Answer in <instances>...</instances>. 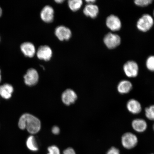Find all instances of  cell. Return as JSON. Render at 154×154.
<instances>
[{
	"instance_id": "obj_1",
	"label": "cell",
	"mask_w": 154,
	"mask_h": 154,
	"mask_svg": "<svg viewBox=\"0 0 154 154\" xmlns=\"http://www.w3.org/2000/svg\"><path fill=\"white\" fill-rule=\"evenodd\" d=\"M18 126L21 130L26 129L30 134H35L39 131L41 124L37 117L29 113H25L19 119Z\"/></svg>"
},
{
	"instance_id": "obj_2",
	"label": "cell",
	"mask_w": 154,
	"mask_h": 154,
	"mask_svg": "<svg viewBox=\"0 0 154 154\" xmlns=\"http://www.w3.org/2000/svg\"><path fill=\"white\" fill-rule=\"evenodd\" d=\"M138 138L132 132H127L123 134L121 138V143L123 147L128 150L134 149L137 146Z\"/></svg>"
},
{
	"instance_id": "obj_3",
	"label": "cell",
	"mask_w": 154,
	"mask_h": 154,
	"mask_svg": "<svg viewBox=\"0 0 154 154\" xmlns=\"http://www.w3.org/2000/svg\"><path fill=\"white\" fill-rule=\"evenodd\" d=\"M154 21L152 17L149 14H145L138 21L137 26L142 32H146L153 26Z\"/></svg>"
},
{
	"instance_id": "obj_4",
	"label": "cell",
	"mask_w": 154,
	"mask_h": 154,
	"mask_svg": "<svg viewBox=\"0 0 154 154\" xmlns=\"http://www.w3.org/2000/svg\"><path fill=\"white\" fill-rule=\"evenodd\" d=\"M25 83L28 86L35 85L38 83L39 76L38 72L35 69L30 68L27 71L24 76Z\"/></svg>"
},
{
	"instance_id": "obj_5",
	"label": "cell",
	"mask_w": 154,
	"mask_h": 154,
	"mask_svg": "<svg viewBox=\"0 0 154 154\" xmlns=\"http://www.w3.org/2000/svg\"><path fill=\"white\" fill-rule=\"evenodd\" d=\"M103 41L108 48L112 49L120 45L121 39L118 35L109 32L105 36Z\"/></svg>"
},
{
	"instance_id": "obj_6",
	"label": "cell",
	"mask_w": 154,
	"mask_h": 154,
	"mask_svg": "<svg viewBox=\"0 0 154 154\" xmlns=\"http://www.w3.org/2000/svg\"><path fill=\"white\" fill-rule=\"evenodd\" d=\"M125 74L129 78H135L138 73V65L135 62L133 61H128L124 66Z\"/></svg>"
},
{
	"instance_id": "obj_7",
	"label": "cell",
	"mask_w": 154,
	"mask_h": 154,
	"mask_svg": "<svg viewBox=\"0 0 154 154\" xmlns=\"http://www.w3.org/2000/svg\"><path fill=\"white\" fill-rule=\"evenodd\" d=\"M55 35L60 41L69 40L72 36L71 30L66 27L61 26H57L55 30Z\"/></svg>"
},
{
	"instance_id": "obj_8",
	"label": "cell",
	"mask_w": 154,
	"mask_h": 154,
	"mask_svg": "<svg viewBox=\"0 0 154 154\" xmlns=\"http://www.w3.org/2000/svg\"><path fill=\"white\" fill-rule=\"evenodd\" d=\"M78 99V96L74 90L67 89L63 92L61 95V100L65 105L69 106L74 103Z\"/></svg>"
},
{
	"instance_id": "obj_9",
	"label": "cell",
	"mask_w": 154,
	"mask_h": 154,
	"mask_svg": "<svg viewBox=\"0 0 154 154\" xmlns=\"http://www.w3.org/2000/svg\"><path fill=\"white\" fill-rule=\"evenodd\" d=\"M36 54L38 59L48 61L52 57L53 52L49 46L43 45L38 48Z\"/></svg>"
},
{
	"instance_id": "obj_10",
	"label": "cell",
	"mask_w": 154,
	"mask_h": 154,
	"mask_svg": "<svg viewBox=\"0 0 154 154\" xmlns=\"http://www.w3.org/2000/svg\"><path fill=\"white\" fill-rule=\"evenodd\" d=\"M106 24L108 28L113 31L120 30L121 27L120 19L114 15H111L107 17Z\"/></svg>"
},
{
	"instance_id": "obj_11",
	"label": "cell",
	"mask_w": 154,
	"mask_h": 154,
	"mask_svg": "<svg viewBox=\"0 0 154 154\" xmlns=\"http://www.w3.org/2000/svg\"><path fill=\"white\" fill-rule=\"evenodd\" d=\"M54 11L53 8L50 5H46L40 12V17L44 22L50 23L54 20Z\"/></svg>"
},
{
	"instance_id": "obj_12",
	"label": "cell",
	"mask_w": 154,
	"mask_h": 154,
	"mask_svg": "<svg viewBox=\"0 0 154 154\" xmlns=\"http://www.w3.org/2000/svg\"><path fill=\"white\" fill-rule=\"evenodd\" d=\"M127 109L129 112L133 114H139L142 109L141 104L137 100L131 99L127 102Z\"/></svg>"
},
{
	"instance_id": "obj_13",
	"label": "cell",
	"mask_w": 154,
	"mask_h": 154,
	"mask_svg": "<svg viewBox=\"0 0 154 154\" xmlns=\"http://www.w3.org/2000/svg\"><path fill=\"white\" fill-rule=\"evenodd\" d=\"M148 125L146 121L142 119H134L132 122V127L134 130L138 133L145 131Z\"/></svg>"
},
{
	"instance_id": "obj_14",
	"label": "cell",
	"mask_w": 154,
	"mask_h": 154,
	"mask_svg": "<svg viewBox=\"0 0 154 154\" xmlns=\"http://www.w3.org/2000/svg\"><path fill=\"white\" fill-rule=\"evenodd\" d=\"M20 48L23 53L26 57H32L35 54V48L34 44L30 42H26L22 43Z\"/></svg>"
},
{
	"instance_id": "obj_15",
	"label": "cell",
	"mask_w": 154,
	"mask_h": 154,
	"mask_svg": "<svg viewBox=\"0 0 154 154\" xmlns=\"http://www.w3.org/2000/svg\"><path fill=\"white\" fill-rule=\"evenodd\" d=\"M99 12V8L94 4H88L85 7L83 10L85 15L92 18L97 17Z\"/></svg>"
},
{
	"instance_id": "obj_16",
	"label": "cell",
	"mask_w": 154,
	"mask_h": 154,
	"mask_svg": "<svg viewBox=\"0 0 154 154\" xmlns=\"http://www.w3.org/2000/svg\"><path fill=\"white\" fill-rule=\"evenodd\" d=\"M132 83L127 80H123L119 83L117 86V90L121 94H127L132 89Z\"/></svg>"
},
{
	"instance_id": "obj_17",
	"label": "cell",
	"mask_w": 154,
	"mask_h": 154,
	"mask_svg": "<svg viewBox=\"0 0 154 154\" xmlns=\"http://www.w3.org/2000/svg\"><path fill=\"white\" fill-rule=\"evenodd\" d=\"M13 92V88L10 84H5L0 86V95L4 99H9L11 97Z\"/></svg>"
},
{
	"instance_id": "obj_18",
	"label": "cell",
	"mask_w": 154,
	"mask_h": 154,
	"mask_svg": "<svg viewBox=\"0 0 154 154\" xmlns=\"http://www.w3.org/2000/svg\"><path fill=\"white\" fill-rule=\"evenodd\" d=\"M26 145L28 149L32 151H37L38 149L37 141L35 137L31 135L26 140Z\"/></svg>"
},
{
	"instance_id": "obj_19",
	"label": "cell",
	"mask_w": 154,
	"mask_h": 154,
	"mask_svg": "<svg viewBox=\"0 0 154 154\" xmlns=\"http://www.w3.org/2000/svg\"><path fill=\"white\" fill-rule=\"evenodd\" d=\"M69 8L72 11H78L81 8L83 4L82 0H69L68 1Z\"/></svg>"
},
{
	"instance_id": "obj_20",
	"label": "cell",
	"mask_w": 154,
	"mask_h": 154,
	"mask_svg": "<svg viewBox=\"0 0 154 154\" xmlns=\"http://www.w3.org/2000/svg\"><path fill=\"white\" fill-rule=\"evenodd\" d=\"M145 115L148 119L154 121V105L150 106L145 108Z\"/></svg>"
},
{
	"instance_id": "obj_21",
	"label": "cell",
	"mask_w": 154,
	"mask_h": 154,
	"mask_svg": "<svg viewBox=\"0 0 154 154\" xmlns=\"http://www.w3.org/2000/svg\"><path fill=\"white\" fill-rule=\"evenodd\" d=\"M146 64V66L149 70L154 72V56H151L148 57Z\"/></svg>"
},
{
	"instance_id": "obj_22",
	"label": "cell",
	"mask_w": 154,
	"mask_h": 154,
	"mask_svg": "<svg viewBox=\"0 0 154 154\" xmlns=\"http://www.w3.org/2000/svg\"><path fill=\"white\" fill-rule=\"evenodd\" d=\"M152 1V0H136L134 2L136 5L143 7L149 5Z\"/></svg>"
},
{
	"instance_id": "obj_23",
	"label": "cell",
	"mask_w": 154,
	"mask_h": 154,
	"mask_svg": "<svg viewBox=\"0 0 154 154\" xmlns=\"http://www.w3.org/2000/svg\"><path fill=\"white\" fill-rule=\"evenodd\" d=\"M48 153L47 154H60L58 148L55 146H52L48 147Z\"/></svg>"
},
{
	"instance_id": "obj_24",
	"label": "cell",
	"mask_w": 154,
	"mask_h": 154,
	"mask_svg": "<svg viewBox=\"0 0 154 154\" xmlns=\"http://www.w3.org/2000/svg\"><path fill=\"white\" fill-rule=\"evenodd\" d=\"M106 154H121V152L118 148L113 146L107 150Z\"/></svg>"
},
{
	"instance_id": "obj_25",
	"label": "cell",
	"mask_w": 154,
	"mask_h": 154,
	"mask_svg": "<svg viewBox=\"0 0 154 154\" xmlns=\"http://www.w3.org/2000/svg\"><path fill=\"white\" fill-rule=\"evenodd\" d=\"M63 154H76L74 150L72 148H68L65 149Z\"/></svg>"
},
{
	"instance_id": "obj_26",
	"label": "cell",
	"mask_w": 154,
	"mask_h": 154,
	"mask_svg": "<svg viewBox=\"0 0 154 154\" xmlns=\"http://www.w3.org/2000/svg\"><path fill=\"white\" fill-rule=\"evenodd\" d=\"M52 132L54 134H58L60 132V129L57 126H54L53 127L51 130Z\"/></svg>"
},
{
	"instance_id": "obj_27",
	"label": "cell",
	"mask_w": 154,
	"mask_h": 154,
	"mask_svg": "<svg viewBox=\"0 0 154 154\" xmlns=\"http://www.w3.org/2000/svg\"><path fill=\"white\" fill-rule=\"evenodd\" d=\"M95 0H88L86 1L88 4H93L95 2Z\"/></svg>"
},
{
	"instance_id": "obj_28",
	"label": "cell",
	"mask_w": 154,
	"mask_h": 154,
	"mask_svg": "<svg viewBox=\"0 0 154 154\" xmlns=\"http://www.w3.org/2000/svg\"><path fill=\"white\" fill-rule=\"evenodd\" d=\"M64 1H63V0H56V1H55L56 2L58 3H61L63 2Z\"/></svg>"
},
{
	"instance_id": "obj_29",
	"label": "cell",
	"mask_w": 154,
	"mask_h": 154,
	"mask_svg": "<svg viewBox=\"0 0 154 154\" xmlns=\"http://www.w3.org/2000/svg\"><path fill=\"white\" fill-rule=\"evenodd\" d=\"M2 11L1 8L0 7V16H1L2 14Z\"/></svg>"
},
{
	"instance_id": "obj_30",
	"label": "cell",
	"mask_w": 154,
	"mask_h": 154,
	"mask_svg": "<svg viewBox=\"0 0 154 154\" xmlns=\"http://www.w3.org/2000/svg\"><path fill=\"white\" fill-rule=\"evenodd\" d=\"M1 70H0V82L1 81Z\"/></svg>"
},
{
	"instance_id": "obj_31",
	"label": "cell",
	"mask_w": 154,
	"mask_h": 154,
	"mask_svg": "<svg viewBox=\"0 0 154 154\" xmlns=\"http://www.w3.org/2000/svg\"><path fill=\"white\" fill-rule=\"evenodd\" d=\"M153 130L154 131V124L153 125Z\"/></svg>"
},
{
	"instance_id": "obj_32",
	"label": "cell",
	"mask_w": 154,
	"mask_h": 154,
	"mask_svg": "<svg viewBox=\"0 0 154 154\" xmlns=\"http://www.w3.org/2000/svg\"><path fill=\"white\" fill-rule=\"evenodd\" d=\"M154 154V153H150V154Z\"/></svg>"
},
{
	"instance_id": "obj_33",
	"label": "cell",
	"mask_w": 154,
	"mask_h": 154,
	"mask_svg": "<svg viewBox=\"0 0 154 154\" xmlns=\"http://www.w3.org/2000/svg\"></svg>"
}]
</instances>
